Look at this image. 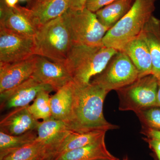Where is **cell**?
<instances>
[{"instance_id": "obj_35", "label": "cell", "mask_w": 160, "mask_h": 160, "mask_svg": "<svg viewBox=\"0 0 160 160\" xmlns=\"http://www.w3.org/2000/svg\"><path fill=\"white\" fill-rule=\"evenodd\" d=\"M36 1H38V2H41V1H44V0H36Z\"/></svg>"}, {"instance_id": "obj_10", "label": "cell", "mask_w": 160, "mask_h": 160, "mask_svg": "<svg viewBox=\"0 0 160 160\" xmlns=\"http://www.w3.org/2000/svg\"><path fill=\"white\" fill-rule=\"evenodd\" d=\"M0 27L29 38H34L38 29L28 7L17 5L10 8L4 0H0Z\"/></svg>"}, {"instance_id": "obj_2", "label": "cell", "mask_w": 160, "mask_h": 160, "mask_svg": "<svg viewBox=\"0 0 160 160\" xmlns=\"http://www.w3.org/2000/svg\"><path fill=\"white\" fill-rule=\"evenodd\" d=\"M118 52L103 45H72L64 65L75 84L86 86L90 83L92 78L102 71Z\"/></svg>"}, {"instance_id": "obj_6", "label": "cell", "mask_w": 160, "mask_h": 160, "mask_svg": "<svg viewBox=\"0 0 160 160\" xmlns=\"http://www.w3.org/2000/svg\"><path fill=\"white\" fill-rule=\"evenodd\" d=\"M158 80L152 74L139 78L131 84L116 90L120 111L137 113L158 106Z\"/></svg>"}, {"instance_id": "obj_1", "label": "cell", "mask_w": 160, "mask_h": 160, "mask_svg": "<svg viewBox=\"0 0 160 160\" xmlns=\"http://www.w3.org/2000/svg\"><path fill=\"white\" fill-rule=\"evenodd\" d=\"M71 112L66 123L72 131L86 132L117 129L118 126L108 122L103 114V104L109 92L90 83L84 86L72 83Z\"/></svg>"}, {"instance_id": "obj_29", "label": "cell", "mask_w": 160, "mask_h": 160, "mask_svg": "<svg viewBox=\"0 0 160 160\" xmlns=\"http://www.w3.org/2000/svg\"><path fill=\"white\" fill-rule=\"evenodd\" d=\"M87 0H70L69 9L82 10L86 8Z\"/></svg>"}, {"instance_id": "obj_30", "label": "cell", "mask_w": 160, "mask_h": 160, "mask_svg": "<svg viewBox=\"0 0 160 160\" xmlns=\"http://www.w3.org/2000/svg\"><path fill=\"white\" fill-rule=\"evenodd\" d=\"M19 0H4L5 3L8 7L14 8L17 6L18 2Z\"/></svg>"}, {"instance_id": "obj_5", "label": "cell", "mask_w": 160, "mask_h": 160, "mask_svg": "<svg viewBox=\"0 0 160 160\" xmlns=\"http://www.w3.org/2000/svg\"><path fill=\"white\" fill-rule=\"evenodd\" d=\"M72 45L99 46L109 29L99 22L94 12L85 8L71 9L63 15Z\"/></svg>"}, {"instance_id": "obj_18", "label": "cell", "mask_w": 160, "mask_h": 160, "mask_svg": "<svg viewBox=\"0 0 160 160\" xmlns=\"http://www.w3.org/2000/svg\"><path fill=\"white\" fill-rule=\"evenodd\" d=\"M152 61V74L160 80V20L152 16L142 31Z\"/></svg>"}, {"instance_id": "obj_4", "label": "cell", "mask_w": 160, "mask_h": 160, "mask_svg": "<svg viewBox=\"0 0 160 160\" xmlns=\"http://www.w3.org/2000/svg\"><path fill=\"white\" fill-rule=\"evenodd\" d=\"M33 39L34 55L64 64L72 44L63 15L39 26Z\"/></svg>"}, {"instance_id": "obj_33", "label": "cell", "mask_w": 160, "mask_h": 160, "mask_svg": "<svg viewBox=\"0 0 160 160\" xmlns=\"http://www.w3.org/2000/svg\"><path fill=\"white\" fill-rule=\"evenodd\" d=\"M123 160H128V158L126 157V158H125Z\"/></svg>"}, {"instance_id": "obj_27", "label": "cell", "mask_w": 160, "mask_h": 160, "mask_svg": "<svg viewBox=\"0 0 160 160\" xmlns=\"http://www.w3.org/2000/svg\"><path fill=\"white\" fill-rule=\"evenodd\" d=\"M144 140L148 143L149 148L154 152L152 156L154 160H160V141L148 138H144Z\"/></svg>"}, {"instance_id": "obj_25", "label": "cell", "mask_w": 160, "mask_h": 160, "mask_svg": "<svg viewBox=\"0 0 160 160\" xmlns=\"http://www.w3.org/2000/svg\"><path fill=\"white\" fill-rule=\"evenodd\" d=\"M142 128L160 130V108L150 107L136 113Z\"/></svg>"}, {"instance_id": "obj_12", "label": "cell", "mask_w": 160, "mask_h": 160, "mask_svg": "<svg viewBox=\"0 0 160 160\" xmlns=\"http://www.w3.org/2000/svg\"><path fill=\"white\" fill-rule=\"evenodd\" d=\"M37 58L35 55L19 62L0 64V93L13 89L31 77Z\"/></svg>"}, {"instance_id": "obj_20", "label": "cell", "mask_w": 160, "mask_h": 160, "mask_svg": "<svg viewBox=\"0 0 160 160\" xmlns=\"http://www.w3.org/2000/svg\"><path fill=\"white\" fill-rule=\"evenodd\" d=\"M72 83L61 88L50 98L51 117L65 123L68 122L71 112L73 93Z\"/></svg>"}, {"instance_id": "obj_34", "label": "cell", "mask_w": 160, "mask_h": 160, "mask_svg": "<svg viewBox=\"0 0 160 160\" xmlns=\"http://www.w3.org/2000/svg\"><path fill=\"white\" fill-rule=\"evenodd\" d=\"M20 1H22V2H24V1H26L27 0H19Z\"/></svg>"}, {"instance_id": "obj_28", "label": "cell", "mask_w": 160, "mask_h": 160, "mask_svg": "<svg viewBox=\"0 0 160 160\" xmlns=\"http://www.w3.org/2000/svg\"><path fill=\"white\" fill-rule=\"evenodd\" d=\"M142 133L146 136L147 138L160 141V130L142 128Z\"/></svg>"}, {"instance_id": "obj_36", "label": "cell", "mask_w": 160, "mask_h": 160, "mask_svg": "<svg viewBox=\"0 0 160 160\" xmlns=\"http://www.w3.org/2000/svg\"><path fill=\"white\" fill-rule=\"evenodd\" d=\"M47 160L46 159H40V160Z\"/></svg>"}, {"instance_id": "obj_21", "label": "cell", "mask_w": 160, "mask_h": 160, "mask_svg": "<svg viewBox=\"0 0 160 160\" xmlns=\"http://www.w3.org/2000/svg\"><path fill=\"white\" fill-rule=\"evenodd\" d=\"M135 0H117L95 12L99 22L109 29L131 9Z\"/></svg>"}, {"instance_id": "obj_14", "label": "cell", "mask_w": 160, "mask_h": 160, "mask_svg": "<svg viewBox=\"0 0 160 160\" xmlns=\"http://www.w3.org/2000/svg\"><path fill=\"white\" fill-rule=\"evenodd\" d=\"M36 131L37 140L47 147L49 152L48 159L51 160L53 152L71 130L64 122L51 117L39 122Z\"/></svg>"}, {"instance_id": "obj_23", "label": "cell", "mask_w": 160, "mask_h": 160, "mask_svg": "<svg viewBox=\"0 0 160 160\" xmlns=\"http://www.w3.org/2000/svg\"><path fill=\"white\" fill-rule=\"evenodd\" d=\"M37 137L36 130L19 135H11L0 131V158L14 149L32 142Z\"/></svg>"}, {"instance_id": "obj_17", "label": "cell", "mask_w": 160, "mask_h": 160, "mask_svg": "<svg viewBox=\"0 0 160 160\" xmlns=\"http://www.w3.org/2000/svg\"><path fill=\"white\" fill-rule=\"evenodd\" d=\"M116 158L107 149L104 137L89 145L60 155L52 160H108Z\"/></svg>"}, {"instance_id": "obj_8", "label": "cell", "mask_w": 160, "mask_h": 160, "mask_svg": "<svg viewBox=\"0 0 160 160\" xmlns=\"http://www.w3.org/2000/svg\"><path fill=\"white\" fill-rule=\"evenodd\" d=\"M33 38L20 35L0 27V64L16 62L34 55Z\"/></svg>"}, {"instance_id": "obj_32", "label": "cell", "mask_w": 160, "mask_h": 160, "mask_svg": "<svg viewBox=\"0 0 160 160\" xmlns=\"http://www.w3.org/2000/svg\"><path fill=\"white\" fill-rule=\"evenodd\" d=\"M120 160L118 158H116L115 159H111V160Z\"/></svg>"}, {"instance_id": "obj_16", "label": "cell", "mask_w": 160, "mask_h": 160, "mask_svg": "<svg viewBox=\"0 0 160 160\" xmlns=\"http://www.w3.org/2000/svg\"><path fill=\"white\" fill-rule=\"evenodd\" d=\"M121 51L129 57L137 69L139 78L152 74L151 56L142 32L127 43Z\"/></svg>"}, {"instance_id": "obj_26", "label": "cell", "mask_w": 160, "mask_h": 160, "mask_svg": "<svg viewBox=\"0 0 160 160\" xmlns=\"http://www.w3.org/2000/svg\"><path fill=\"white\" fill-rule=\"evenodd\" d=\"M117 0H87L86 8L95 13L97 11Z\"/></svg>"}, {"instance_id": "obj_3", "label": "cell", "mask_w": 160, "mask_h": 160, "mask_svg": "<svg viewBox=\"0 0 160 160\" xmlns=\"http://www.w3.org/2000/svg\"><path fill=\"white\" fill-rule=\"evenodd\" d=\"M157 0H135L127 14L109 29L103 38L104 46L121 51L126 44L139 35L153 15Z\"/></svg>"}, {"instance_id": "obj_11", "label": "cell", "mask_w": 160, "mask_h": 160, "mask_svg": "<svg viewBox=\"0 0 160 160\" xmlns=\"http://www.w3.org/2000/svg\"><path fill=\"white\" fill-rule=\"evenodd\" d=\"M32 77L41 83L51 86L56 92L73 82L64 64L49 61L39 56H38Z\"/></svg>"}, {"instance_id": "obj_7", "label": "cell", "mask_w": 160, "mask_h": 160, "mask_svg": "<svg viewBox=\"0 0 160 160\" xmlns=\"http://www.w3.org/2000/svg\"><path fill=\"white\" fill-rule=\"evenodd\" d=\"M138 78V72L129 57L123 52L118 51L90 83L109 92L128 86Z\"/></svg>"}, {"instance_id": "obj_13", "label": "cell", "mask_w": 160, "mask_h": 160, "mask_svg": "<svg viewBox=\"0 0 160 160\" xmlns=\"http://www.w3.org/2000/svg\"><path fill=\"white\" fill-rule=\"evenodd\" d=\"M28 106L12 109L0 122V131L11 135H19L36 130L38 123L30 113Z\"/></svg>"}, {"instance_id": "obj_19", "label": "cell", "mask_w": 160, "mask_h": 160, "mask_svg": "<svg viewBox=\"0 0 160 160\" xmlns=\"http://www.w3.org/2000/svg\"><path fill=\"white\" fill-rule=\"evenodd\" d=\"M106 131H95L78 132L70 131L56 149L51 160L60 155L94 143L106 136Z\"/></svg>"}, {"instance_id": "obj_22", "label": "cell", "mask_w": 160, "mask_h": 160, "mask_svg": "<svg viewBox=\"0 0 160 160\" xmlns=\"http://www.w3.org/2000/svg\"><path fill=\"white\" fill-rule=\"evenodd\" d=\"M48 156L47 147L36 138L32 142L10 152L0 160H49Z\"/></svg>"}, {"instance_id": "obj_31", "label": "cell", "mask_w": 160, "mask_h": 160, "mask_svg": "<svg viewBox=\"0 0 160 160\" xmlns=\"http://www.w3.org/2000/svg\"><path fill=\"white\" fill-rule=\"evenodd\" d=\"M157 102L158 107H160V80L158 81V87Z\"/></svg>"}, {"instance_id": "obj_24", "label": "cell", "mask_w": 160, "mask_h": 160, "mask_svg": "<svg viewBox=\"0 0 160 160\" xmlns=\"http://www.w3.org/2000/svg\"><path fill=\"white\" fill-rule=\"evenodd\" d=\"M49 92H40L33 101L28 106L30 113L37 120H46L51 118Z\"/></svg>"}, {"instance_id": "obj_15", "label": "cell", "mask_w": 160, "mask_h": 160, "mask_svg": "<svg viewBox=\"0 0 160 160\" xmlns=\"http://www.w3.org/2000/svg\"><path fill=\"white\" fill-rule=\"evenodd\" d=\"M70 0H31L28 8L33 22L38 28L62 16L69 8Z\"/></svg>"}, {"instance_id": "obj_9", "label": "cell", "mask_w": 160, "mask_h": 160, "mask_svg": "<svg viewBox=\"0 0 160 160\" xmlns=\"http://www.w3.org/2000/svg\"><path fill=\"white\" fill-rule=\"evenodd\" d=\"M54 91L49 85L32 77L29 78L13 89L0 93L1 110L13 109L29 106L40 92Z\"/></svg>"}]
</instances>
